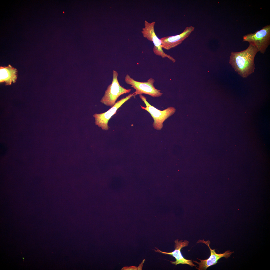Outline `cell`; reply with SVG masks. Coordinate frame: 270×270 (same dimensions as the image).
<instances>
[{"instance_id": "cell-1", "label": "cell", "mask_w": 270, "mask_h": 270, "mask_svg": "<svg viewBox=\"0 0 270 270\" xmlns=\"http://www.w3.org/2000/svg\"><path fill=\"white\" fill-rule=\"evenodd\" d=\"M258 52L255 46L249 44L245 50L239 52H232L229 63L239 74L243 78H246L254 72V60Z\"/></svg>"}, {"instance_id": "cell-2", "label": "cell", "mask_w": 270, "mask_h": 270, "mask_svg": "<svg viewBox=\"0 0 270 270\" xmlns=\"http://www.w3.org/2000/svg\"><path fill=\"white\" fill-rule=\"evenodd\" d=\"M112 83L107 87L100 102L104 105L112 107L116 104V101L121 95L130 92L131 89H126L120 84L118 78V73L113 70Z\"/></svg>"}, {"instance_id": "cell-3", "label": "cell", "mask_w": 270, "mask_h": 270, "mask_svg": "<svg viewBox=\"0 0 270 270\" xmlns=\"http://www.w3.org/2000/svg\"><path fill=\"white\" fill-rule=\"evenodd\" d=\"M139 97L146 106V107L140 106L141 108L148 112L153 119L152 126L154 128L157 130H160L163 127V123L174 113L175 108L170 107L163 110H160L151 105L147 101L146 98L144 96L140 94Z\"/></svg>"}, {"instance_id": "cell-4", "label": "cell", "mask_w": 270, "mask_h": 270, "mask_svg": "<svg viewBox=\"0 0 270 270\" xmlns=\"http://www.w3.org/2000/svg\"><path fill=\"white\" fill-rule=\"evenodd\" d=\"M243 40L255 46L258 52L264 54L270 44V25H267L254 33L244 35Z\"/></svg>"}, {"instance_id": "cell-5", "label": "cell", "mask_w": 270, "mask_h": 270, "mask_svg": "<svg viewBox=\"0 0 270 270\" xmlns=\"http://www.w3.org/2000/svg\"><path fill=\"white\" fill-rule=\"evenodd\" d=\"M125 81L136 90L134 97L138 94H144L153 97H158L163 94L160 90L156 88L154 84V80L152 78L148 80L146 82H141L135 80L127 74L125 78Z\"/></svg>"}, {"instance_id": "cell-6", "label": "cell", "mask_w": 270, "mask_h": 270, "mask_svg": "<svg viewBox=\"0 0 270 270\" xmlns=\"http://www.w3.org/2000/svg\"><path fill=\"white\" fill-rule=\"evenodd\" d=\"M155 22H149L144 21V27L142 28V32L143 36L148 40L152 42L154 44L153 51L156 55L162 58L167 57L174 62L176 60L172 57L165 53L162 49V43L156 34L154 30Z\"/></svg>"}, {"instance_id": "cell-7", "label": "cell", "mask_w": 270, "mask_h": 270, "mask_svg": "<svg viewBox=\"0 0 270 270\" xmlns=\"http://www.w3.org/2000/svg\"><path fill=\"white\" fill-rule=\"evenodd\" d=\"M134 92L131 93L125 98H123L118 101L108 111L100 114H96L93 115L95 118V123L99 127L104 130H107L109 127L108 124L109 120L116 113V111L124 102L134 96Z\"/></svg>"}, {"instance_id": "cell-8", "label": "cell", "mask_w": 270, "mask_h": 270, "mask_svg": "<svg viewBox=\"0 0 270 270\" xmlns=\"http://www.w3.org/2000/svg\"><path fill=\"white\" fill-rule=\"evenodd\" d=\"M200 242L204 243L208 246L210 250V255L208 258L206 259L201 260L197 258L200 261V262L196 261H192L199 265L198 267H196V268L198 270H206L208 267L217 263L218 260L220 258L223 257L227 258L230 257L233 252L228 250L222 254H217L216 252L215 249H212L210 247V242L209 240L205 241L204 239L202 240H199L197 242V243Z\"/></svg>"}, {"instance_id": "cell-9", "label": "cell", "mask_w": 270, "mask_h": 270, "mask_svg": "<svg viewBox=\"0 0 270 270\" xmlns=\"http://www.w3.org/2000/svg\"><path fill=\"white\" fill-rule=\"evenodd\" d=\"M174 250L171 252H167L161 251L157 248H155L157 249L156 250H154L156 252L161 253L164 254H168L174 257L176 260L175 261L170 262L172 264L176 265L178 264H188L191 266H196L192 262V261L185 258L182 256L181 252V250L182 248L188 246L189 242L186 240L183 241L182 240L179 241L177 239L174 241Z\"/></svg>"}, {"instance_id": "cell-10", "label": "cell", "mask_w": 270, "mask_h": 270, "mask_svg": "<svg viewBox=\"0 0 270 270\" xmlns=\"http://www.w3.org/2000/svg\"><path fill=\"white\" fill-rule=\"evenodd\" d=\"M192 26L186 27L180 34L163 37L160 40L162 48L168 50L180 44L194 30Z\"/></svg>"}, {"instance_id": "cell-11", "label": "cell", "mask_w": 270, "mask_h": 270, "mask_svg": "<svg viewBox=\"0 0 270 270\" xmlns=\"http://www.w3.org/2000/svg\"><path fill=\"white\" fill-rule=\"evenodd\" d=\"M0 82H5L10 84L12 82L16 81L17 70L16 69L9 65L7 67H0Z\"/></svg>"}, {"instance_id": "cell-12", "label": "cell", "mask_w": 270, "mask_h": 270, "mask_svg": "<svg viewBox=\"0 0 270 270\" xmlns=\"http://www.w3.org/2000/svg\"><path fill=\"white\" fill-rule=\"evenodd\" d=\"M6 148L5 146L1 145L0 146V153L1 155L4 154L6 152Z\"/></svg>"}, {"instance_id": "cell-13", "label": "cell", "mask_w": 270, "mask_h": 270, "mask_svg": "<svg viewBox=\"0 0 270 270\" xmlns=\"http://www.w3.org/2000/svg\"><path fill=\"white\" fill-rule=\"evenodd\" d=\"M23 260H24V258H23Z\"/></svg>"}]
</instances>
